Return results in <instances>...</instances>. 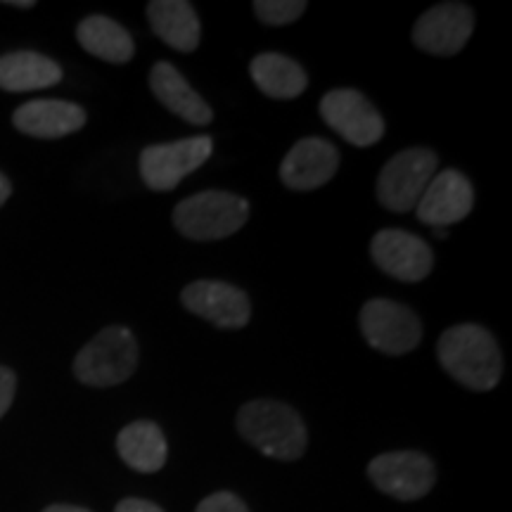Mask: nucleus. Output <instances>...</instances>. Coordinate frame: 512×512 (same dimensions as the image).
Listing matches in <instances>:
<instances>
[{
	"label": "nucleus",
	"instance_id": "nucleus-6",
	"mask_svg": "<svg viewBox=\"0 0 512 512\" xmlns=\"http://www.w3.org/2000/svg\"><path fill=\"white\" fill-rule=\"evenodd\" d=\"M211 150H214V140L209 136L150 145L140 152V176L150 190H174L185 176H190L207 162Z\"/></svg>",
	"mask_w": 512,
	"mask_h": 512
},
{
	"label": "nucleus",
	"instance_id": "nucleus-7",
	"mask_svg": "<svg viewBox=\"0 0 512 512\" xmlns=\"http://www.w3.org/2000/svg\"><path fill=\"white\" fill-rule=\"evenodd\" d=\"M361 332L370 347L382 354L401 356L422 339V325L411 309L392 299H370L361 309Z\"/></svg>",
	"mask_w": 512,
	"mask_h": 512
},
{
	"label": "nucleus",
	"instance_id": "nucleus-5",
	"mask_svg": "<svg viewBox=\"0 0 512 512\" xmlns=\"http://www.w3.org/2000/svg\"><path fill=\"white\" fill-rule=\"evenodd\" d=\"M439 159L425 147H411L389 159L377 178V200L389 211L418 207L422 192L437 174Z\"/></svg>",
	"mask_w": 512,
	"mask_h": 512
},
{
	"label": "nucleus",
	"instance_id": "nucleus-4",
	"mask_svg": "<svg viewBox=\"0 0 512 512\" xmlns=\"http://www.w3.org/2000/svg\"><path fill=\"white\" fill-rule=\"evenodd\" d=\"M138 342L126 328H105L74 358L76 380L88 387H114L138 368Z\"/></svg>",
	"mask_w": 512,
	"mask_h": 512
},
{
	"label": "nucleus",
	"instance_id": "nucleus-14",
	"mask_svg": "<svg viewBox=\"0 0 512 512\" xmlns=\"http://www.w3.org/2000/svg\"><path fill=\"white\" fill-rule=\"evenodd\" d=\"M339 166L337 147L323 138H302L280 164V178L292 190H316L332 181Z\"/></svg>",
	"mask_w": 512,
	"mask_h": 512
},
{
	"label": "nucleus",
	"instance_id": "nucleus-9",
	"mask_svg": "<svg viewBox=\"0 0 512 512\" xmlns=\"http://www.w3.org/2000/svg\"><path fill=\"white\" fill-rule=\"evenodd\" d=\"M368 475L382 494L396 501H418L432 491L437 470L427 456L418 451L382 453L368 465Z\"/></svg>",
	"mask_w": 512,
	"mask_h": 512
},
{
	"label": "nucleus",
	"instance_id": "nucleus-23",
	"mask_svg": "<svg viewBox=\"0 0 512 512\" xmlns=\"http://www.w3.org/2000/svg\"><path fill=\"white\" fill-rule=\"evenodd\" d=\"M197 512H249V510L235 494H230V491H219V494H211L204 498V501L197 505Z\"/></svg>",
	"mask_w": 512,
	"mask_h": 512
},
{
	"label": "nucleus",
	"instance_id": "nucleus-8",
	"mask_svg": "<svg viewBox=\"0 0 512 512\" xmlns=\"http://www.w3.org/2000/svg\"><path fill=\"white\" fill-rule=\"evenodd\" d=\"M320 114L332 131L356 147H370L384 136V119L361 91L335 88L320 100Z\"/></svg>",
	"mask_w": 512,
	"mask_h": 512
},
{
	"label": "nucleus",
	"instance_id": "nucleus-24",
	"mask_svg": "<svg viewBox=\"0 0 512 512\" xmlns=\"http://www.w3.org/2000/svg\"><path fill=\"white\" fill-rule=\"evenodd\" d=\"M15 387H17L15 373H12L10 368L0 366V418L8 413L10 403L15 399Z\"/></svg>",
	"mask_w": 512,
	"mask_h": 512
},
{
	"label": "nucleus",
	"instance_id": "nucleus-20",
	"mask_svg": "<svg viewBox=\"0 0 512 512\" xmlns=\"http://www.w3.org/2000/svg\"><path fill=\"white\" fill-rule=\"evenodd\" d=\"M249 72H252V79L259 86V91L275 100L297 98L309 86L304 69L280 53L256 55L252 64H249Z\"/></svg>",
	"mask_w": 512,
	"mask_h": 512
},
{
	"label": "nucleus",
	"instance_id": "nucleus-15",
	"mask_svg": "<svg viewBox=\"0 0 512 512\" xmlns=\"http://www.w3.org/2000/svg\"><path fill=\"white\" fill-rule=\"evenodd\" d=\"M17 131L31 138H64L86 124V112L67 100H31L12 117Z\"/></svg>",
	"mask_w": 512,
	"mask_h": 512
},
{
	"label": "nucleus",
	"instance_id": "nucleus-21",
	"mask_svg": "<svg viewBox=\"0 0 512 512\" xmlns=\"http://www.w3.org/2000/svg\"><path fill=\"white\" fill-rule=\"evenodd\" d=\"M76 38H79L81 48H86V53L112 64H124L136 53L131 34L110 17H86L76 29Z\"/></svg>",
	"mask_w": 512,
	"mask_h": 512
},
{
	"label": "nucleus",
	"instance_id": "nucleus-17",
	"mask_svg": "<svg viewBox=\"0 0 512 512\" xmlns=\"http://www.w3.org/2000/svg\"><path fill=\"white\" fill-rule=\"evenodd\" d=\"M147 19L152 31L178 53H192L200 46V19L185 0H152L147 5Z\"/></svg>",
	"mask_w": 512,
	"mask_h": 512
},
{
	"label": "nucleus",
	"instance_id": "nucleus-10",
	"mask_svg": "<svg viewBox=\"0 0 512 512\" xmlns=\"http://www.w3.org/2000/svg\"><path fill=\"white\" fill-rule=\"evenodd\" d=\"M370 256L380 271L403 283H420L432 271V249L408 230H380L370 242Z\"/></svg>",
	"mask_w": 512,
	"mask_h": 512
},
{
	"label": "nucleus",
	"instance_id": "nucleus-11",
	"mask_svg": "<svg viewBox=\"0 0 512 512\" xmlns=\"http://www.w3.org/2000/svg\"><path fill=\"white\" fill-rule=\"evenodd\" d=\"M185 309L200 316L216 328L238 330L252 318V304L240 287L221 283V280H197L181 292Z\"/></svg>",
	"mask_w": 512,
	"mask_h": 512
},
{
	"label": "nucleus",
	"instance_id": "nucleus-19",
	"mask_svg": "<svg viewBox=\"0 0 512 512\" xmlns=\"http://www.w3.org/2000/svg\"><path fill=\"white\" fill-rule=\"evenodd\" d=\"M117 451L128 467L145 475L162 470L166 463V439L150 420H138L124 427L117 437Z\"/></svg>",
	"mask_w": 512,
	"mask_h": 512
},
{
	"label": "nucleus",
	"instance_id": "nucleus-2",
	"mask_svg": "<svg viewBox=\"0 0 512 512\" xmlns=\"http://www.w3.org/2000/svg\"><path fill=\"white\" fill-rule=\"evenodd\" d=\"M238 430L268 458L297 460L306 451V427L294 408L280 401H249L238 413Z\"/></svg>",
	"mask_w": 512,
	"mask_h": 512
},
{
	"label": "nucleus",
	"instance_id": "nucleus-18",
	"mask_svg": "<svg viewBox=\"0 0 512 512\" xmlns=\"http://www.w3.org/2000/svg\"><path fill=\"white\" fill-rule=\"evenodd\" d=\"M62 81V67L50 57L19 50L0 57V88L10 93L41 91Z\"/></svg>",
	"mask_w": 512,
	"mask_h": 512
},
{
	"label": "nucleus",
	"instance_id": "nucleus-16",
	"mask_svg": "<svg viewBox=\"0 0 512 512\" xmlns=\"http://www.w3.org/2000/svg\"><path fill=\"white\" fill-rule=\"evenodd\" d=\"M150 88L166 110L174 112L176 117L185 119L192 126L209 124L211 117H214L207 102L192 91L190 83L183 79L174 64L157 62L150 72Z\"/></svg>",
	"mask_w": 512,
	"mask_h": 512
},
{
	"label": "nucleus",
	"instance_id": "nucleus-28",
	"mask_svg": "<svg viewBox=\"0 0 512 512\" xmlns=\"http://www.w3.org/2000/svg\"><path fill=\"white\" fill-rule=\"evenodd\" d=\"M8 5H12V8H34V3H31V0H10Z\"/></svg>",
	"mask_w": 512,
	"mask_h": 512
},
{
	"label": "nucleus",
	"instance_id": "nucleus-29",
	"mask_svg": "<svg viewBox=\"0 0 512 512\" xmlns=\"http://www.w3.org/2000/svg\"><path fill=\"white\" fill-rule=\"evenodd\" d=\"M437 238H448V228H434Z\"/></svg>",
	"mask_w": 512,
	"mask_h": 512
},
{
	"label": "nucleus",
	"instance_id": "nucleus-12",
	"mask_svg": "<svg viewBox=\"0 0 512 512\" xmlns=\"http://www.w3.org/2000/svg\"><path fill=\"white\" fill-rule=\"evenodd\" d=\"M475 29V15L463 3H441L427 10L413 27V43L425 53L448 57L465 48Z\"/></svg>",
	"mask_w": 512,
	"mask_h": 512
},
{
	"label": "nucleus",
	"instance_id": "nucleus-1",
	"mask_svg": "<svg viewBox=\"0 0 512 512\" xmlns=\"http://www.w3.org/2000/svg\"><path fill=\"white\" fill-rule=\"evenodd\" d=\"M439 363L453 380L475 392L494 389L503 375V356L494 335L479 325L448 328L437 344Z\"/></svg>",
	"mask_w": 512,
	"mask_h": 512
},
{
	"label": "nucleus",
	"instance_id": "nucleus-13",
	"mask_svg": "<svg viewBox=\"0 0 512 512\" xmlns=\"http://www.w3.org/2000/svg\"><path fill=\"white\" fill-rule=\"evenodd\" d=\"M475 204V192L467 178L456 169H446L422 192L418 202V219L432 228H448L463 221Z\"/></svg>",
	"mask_w": 512,
	"mask_h": 512
},
{
	"label": "nucleus",
	"instance_id": "nucleus-25",
	"mask_svg": "<svg viewBox=\"0 0 512 512\" xmlns=\"http://www.w3.org/2000/svg\"><path fill=\"white\" fill-rule=\"evenodd\" d=\"M114 512H164V510L155 503L143 501V498H126V501H121L117 505V510Z\"/></svg>",
	"mask_w": 512,
	"mask_h": 512
},
{
	"label": "nucleus",
	"instance_id": "nucleus-22",
	"mask_svg": "<svg viewBox=\"0 0 512 512\" xmlns=\"http://www.w3.org/2000/svg\"><path fill=\"white\" fill-rule=\"evenodd\" d=\"M304 0H256L254 12L268 27H285L304 15Z\"/></svg>",
	"mask_w": 512,
	"mask_h": 512
},
{
	"label": "nucleus",
	"instance_id": "nucleus-26",
	"mask_svg": "<svg viewBox=\"0 0 512 512\" xmlns=\"http://www.w3.org/2000/svg\"><path fill=\"white\" fill-rule=\"evenodd\" d=\"M10 195H12V185L8 181V176L0 174V207L10 200Z\"/></svg>",
	"mask_w": 512,
	"mask_h": 512
},
{
	"label": "nucleus",
	"instance_id": "nucleus-3",
	"mask_svg": "<svg viewBox=\"0 0 512 512\" xmlns=\"http://www.w3.org/2000/svg\"><path fill=\"white\" fill-rule=\"evenodd\" d=\"M249 219V204L233 192L204 190L174 209V226L190 240H223Z\"/></svg>",
	"mask_w": 512,
	"mask_h": 512
},
{
	"label": "nucleus",
	"instance_id": "nucleus-27",
	"mask_svg": "<svg viewBox=\"0 0 512 512\" xmlns=\"http://www.w3.org/2000/svg\"><path fill=\"white\" fill-rule=\"evenodd\" d=\"M43 512H91V510L76 508V505H50V508H46Z\"/></svg>",
	"mask_w": 512,
	"mask_h": 512
}]
</instances>
